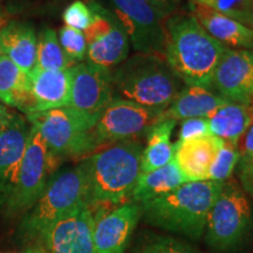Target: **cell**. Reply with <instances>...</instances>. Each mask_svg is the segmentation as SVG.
I'll return each instance as SVG.
<instances>
[{"instance_id": "20", "label": "cell", "mask_w": 253, "mask_h": 253, "mask_svg": "<svg viewBox=\"0 0 253 253\" xmlns=\"http://www.w3.org/2000/svg\"><path fill=\"white\" fill-rule=\"evenodd\" d=\"M226 103H229V101L223 99L213 90L185 84L172 103L161 113L157 122L167 120H173L177 122L178 120L184 121L188 119L208 118L211 113Z\"/></svg>"}, {"instance_id": "8", "label": "cell", "mask_w": 253, "mask_h": 253, "mask_svg": "<svg viewBox=\"0 0 253 253\" xmlns=\"http://www.w3.org/2000/svg\"><path fill=\"white\" fill-rule=\"evenodd\" d=\"M58 162L59 160L50 153L38 129L31 126L17 186L7 204L9 211L21 212L33 208L58 167Z\"/></svg>"}, {"instance_id": "33", "label": "cell", "mask_w": 253, "mask_h": 253, "mask_svg": "<svg viewBox=\"0 0 253 253\" xmlns=\"http://www.w3.org/2000/svg\"><path fill=\"white\" fill-rule=\"evenodd\" d=\"M238 150L240 154L239 162L249 161L253 157V122L239 140Z\"/></svg>"}, {"instance_id": "9", "label": "cell", "mask_w": 253, "mask_h": 253, "mask_svg": "<svg viewBox=\"0 0 253 253\" xmlns=\"http://www.w3.org/2000/svg\"><path fill=\"white\" fill-rule=\"evenodd\" d=\"M116 15L137 53L164 56L166 20L145 0H110Z\"/></svg>"}, {"instance_id": "30", "label": "cell", "mask_w": 253, "mask_h": 253, "mask_svg": "<svg viewBox=\"0 0 253 253\" xmlns=\"http://www.w3.org/2000/svg\"><path fill=\"white\" fill-rule=\"evenodd\" d=\"M93 12L86 2L75 0L65 8L62 13L63 23L75 30L84 32L93 23Z\"/></svg>"}, {"instance_id": "31", "label": "cell", "mask_w": 253, "mask_h": 253, "mask_svg": "<svg viewBox=\"0 0 253 253\" xmlns=\"http://www.w3.org/2000/svg\"><path fill=\"white\" fill-rule=\"evenodd\" d=\"M137 253H198L191 246L170 238V237H155L145 242Z\"/></svg>"}, {"instance_id": "5", "label": "cell", "mask_w": 253, "mask_h": 253, "mask_svg": "<svg viewBox=\"0 0 253 253\" xmlns=\"http://www.w3.org/2000/svg\"><path fill=\"white\" fill-rule=\"evenodd\" d=\"M100 114L62 107L28 114L26 119L42 136L53 156L61 160L86 156L99 148L94 129Z\"/></svg>"}, {"instance_id": "18", "label": "cell", "mask_w": 253, "mask_h": 253, "mask_svg": "<svg viewBox=\"0 0 253 253\" xmlns=\"http://www.w3.org/2000/svg\"><path fill=\"white\" fill-rule=\"evenodd\" d=\"M224 141L213 135H204L175 143V161L186 182L209 181V171Z\"/></svg>"}, {"instance_id": "36", "label": "cell", "mask_w": 253, "mask_h": 253, "mask_svg": "<svg viewBox=\"0 0 253 253\" xmlns=\"http://www.w3.org/2000/svg\"><path fill=\"white\" fill-rule=\"evenodd\" d=\"M8 23H9V20H8L7 15H6L5 13H2V12L0 11V30H1L2 27H5Z\"/></svg>"}, {"instance_id": "10", "label": "cell", "mask_w": 253, "mask_h": 253, "mask_svg": "<svg viewBox=\"0 0 253 253\" xmlns=\"http://www.w3.org/2000/svg\"><path fill=\"white\" fill-rule=\"evenodd\" d=\"M93 23L84 32L88 62L113 69L128 58L130 41L116 15L96 1H90Z\"/></svg>"}, {"instance_id": "19", "label": "cell", "mask_w": 253, "mask_h": 253, "mask_svg": "<svg viewBox=\"0 0 253 253\" xmlns=\"http://www.w3.org/2000/svg\"><path fill=\"white\" fill-rule=\"evenodd\" d=\"M189 9L202 27L231 49L253 50V30L235 19L190 1Z\"/></svg>"}, {"instance_id": "7", "label": "cell", "mask_w": 253, "mask_h": 253, "mask_svg": "<svg viewBox=\"0 0 253 253\" xmlns=\"http://www.w3.org/2000/svg\"><path fill=\"white\" fill-rule=\"evenodd\" d=\"M249 199L236 182H224L207 219L208 244L217 250H227L238 244L251 224Z\"/></svg>"}, {"instance_id": "2", "label": "cell", "mask_w": 253, "mask_h": 253, "mask_svg": "<svg viewBox=\"0 0 253 253\" xmlns=\"http://www.w3.org/2000/svg\"><path fill=\"white\" fill-rule=\"evenodd\" d=\"M142 153L140 142L126 140L86 158L82 164L87 175L88 205L128 203L142 173Z\"/></svg>"}, {"instance_id": "11", "label": "cell", "mask_w": 253, "mask_h": 253, "mask_svg": "<svg viewBox=\"0 0 253 253\" xmlns=\"http://www.w3.org/2000/svg\"><path fill=\"white\" fill-rule=\"evenodd\" d=\"M161 113L130 101L115 99L101 112L95 126L94 134L99 148L116 142L136 140L157 122Z\"/></svg>"}, {"instance_id": "4", "label": "cell", "mask_w": 253, "mask_h": 253, "mask_svg": "<svg viewBox=\"0 0 253 253\" xmlns=\"http://www.w3.org/2000/svg\"><path fill=\"white\" fill-rule=\"evenodd\" d=\"M224 182H186L169 192L141 204V212L153 225L199 238L207 225L208 214Z\"/></svg>"}, {"instance_id": "24", "label": "cell", "mask_w": 253, "mask_h": 253, "mask_svg": "<svg viewBox=\"0 0 253 253\" xmlns=\"http://www.w3.org/2000/svg\"><path fill=\"white\" fill-rule=\"evenodd\" d=\"M176 121L167 120L151 125L145 131L147 145L142 153V173L150 172L173 161L175 144L170 142Z\"/></svg>"}, {"instance_id": "21", "label": "cell", "mask_w": 253, "mask_h": 253, "mask_svg": "<svg viewBox=\"0 0 253 253\" xmlns=\"http://www.w3.org/2000/svg\"><path fill=\"white\" fill-rule=\"evenodd\" d=\"M38 37L33 26L9 21L0 30V54L13 61L25 74H30L37 63Z\"/></svg>"}, {"instance_id": "22", "label": "cell", "mask_w": 253, "mask_h": 253, "mask_svg": "<svg viewBox=\"0 0 253 253\" xmlns=\"http://www.w3.org/2000/svg\"><path fill=\"white\" fill-rule=\"evenodd\" d=\"M211 135L238 145L244 132L253 122V108L238 103H226L207 118Z\"/></svg>"}, {"instance_id": "29", "label": "cell", "mask_w": 253, "mask_h": 253, "mask_svg": "<svg viewBox=\"0 0 253 253\" xmlns=\"http://www.w3.org/2000/svg\"><path fill=\"white\" fill-rule=\"evenodd\" d=\"M58 38L63 52L72 61H84L87 56V41L84 32L65 25L60 28Z\"/></svg>"}, {"instance_id": "34", "label": "cell", "mask_w": 253, "mask_h": 253, "mask_svg": "<svg viewBox=\"0 0 253 253\" xmlns=\"http://www.w3.org/2000/svg\"><path fill=\"white\" fill-rule=\"evenodd\" d=\"M145 1L166 18L178 12L182 4V0H145Z\"/></svg>"}, {"instance_id": "13", "label": "cell", "mask_w": 253, "mask_h": 253, "mask_svg": "<svg viewBox=\"0 0 253 253\" xmlns=\"http://www.w3.org/2000/svg\"><path fill=\"white\" fill-rule=\"evenodd\" d=\"M211 90L231 103L253 108V50L227 48L214 71Z\"/></svg>"}, {"instance_id": "3", "label": "cell", "mask_w": 253, "mask_h": 253, "mask_svg": "<svg viewBox=\"0 0 253 253\" xmlns=\"http://www.w3.org/2000/svg\"><path fill=\"white\" fill-rule=\"evenodd\" d=\"M116 99L164 112L185 86L163 55L136 53L112 69Z\"/></svg>"}, {"instance_id": "15", "label": "cell", "mask_w": 253, "mask_h": 253, "mask_svg": "<svg viewBox=\"0 0 253 253\" xmlns=\"http://www.w3.org/2000/svg\"><path fill=\"white\" fill-rule=\"evenodd\" d=\"M94 212L84 205L50 225L41 235L49 253H95Z\"/></svg>"}, {"instance_id": "14", "label": "cell", "mask_w": 253, "mask_h": 253, "mask_svg": "<svg viewBox=\"0 0 253 253\" xmlns=\"http://www.w3.org/2000/svg\"><path fill=\"white\" fill-rule=\"evenodd\" d=\"M71 100L68 107L96 114L102 112L116 99L112 69L91 62H79L71 68Z\"/></svg>"}, {"instance_id": "26", "label": "cell", "mask_w": 253, "mask_h": 253, "mask_svg": "<svg viewBox=\"0 0 253 253\" xmlns=\"http://www.w3.org/2000/svg\"><path fill=\"white\" fill-rule=\"evenodd\" d=\"M74 65L75 62L63 52L56 32L52 28H43L38 37L37 63L34 68L59 71L69 69Z\"/></svg>"}, {"instance_id": "1", "label": "cell", "mask_w": 253, "mask_h": 253, "mask_svg": "<svg viewBox=\"0 0 253 253\" xmlns=\"http://www.w3.org/2000/svg\"><path fill=\"white\" fill-rule=\"evenodd\" d=\"M226 49L191 12L178 11L167 18L164 59L186 86L211 89L214 71Z\"/></svg>"}, {"instance_id": "27", "label": "cell", "mask_w": 253, "mask_h": 253, "mask_svg": "<svg viewBox=\"0 0 253 253\" xmlns=\"http://www.w3.org/2000/svg\"><path fill=\"white\" fill-rule=\"evenodd\" d=\"M191 2L225 14L253 30V0H191Z\"/></svg>"}, {"instance_id": "12", "label": "cell", "mask_w": 253, "mask_h": 253, "mask_svg": "<svg viewBox=\"0 0 253 253\" xmlns=\"http://www.w3.org/2000/svg\"><path fill=\"white\" fill-rule=\"evenodd\" d=\"M27 119L9 113L0 119V203L8 204L30 138Z\"/></svg>"}, {"instance_id": "38", "label": "cell", "mask_w": 253, "mask_h": 253, "mask_svg": "<svg viewBox=\"0 0 253 253\" xmlns=\"http://www.w3.org/2000/svg\"><path fill=\"white\" fill-rule=\"evenodd\" d=\"M8 110L5 108L4 106H2L1 103H0V119H2V118H5V116H7L8 115Z\"/></svg>"}, {"instance_id": "6", "label": "cell", "mask_w": 253, "mask_h": 253, "mask_svg": "<svg viewBox=\"0 0 253 253\" xmlns=\"http://www.w3.org/2000/svg\"><path fill=\"white\" fill-rule=\"evenodd\" d=\"M88 205V182L84 164L53 173L24 226L30 233L42 235L50 225Z\"/></svg>"}, {"instance_id": "35", "label": "cell", "mask_w": 253, "mask_h": 253, "mask_svg": "<svg viewBox=\"0 0 253 253\" xmlns=\"http://www.w3.org/2000/svg\"><path fill=\"white\" fill-rule=\"evenodd\" d=\"M239 177L245 191L253 196V157L249 161L239 162Z\"/></svg>"}, {"instance_id": "37", "label": "cell", "mask_w": 253, "mask_h": 253, "mask_svg": "<svg viewBox=\"0 0 253 253\" xmlns=\"http://www.w3.org/2000/svg\"><path fill=\"white\" fill-rule=\"evenodd\" d=\"M18 253H45V251L40 248H31V249L25 250L23 252H18Z\"/></svg>"}, {"instance_id": "23", "label": "cell", "mask_w": 253, "mask_h": 253, "mask_svg": "<svg viewBox=\"0 0 253 253\" xmlns=\"http://www.w3.org/2000/svg\"><path fill=\"white\" fill-rule=\"evenodd\" d=\"M186 183L185 177L178 169L175 161L150 172L141 173L131 194V201L144 204L161 197Z\"/></svg>"}, {"instance_id": "16", "label": "cell", "mask_w": 253, "mask_h": 253, "mask_svg": "<svg viewBox=\"0 0 253 253\" xmlns=\"http://www.w3.org/2000/svg\"><path fill=\"white\" fill-rule=\"evenodd\" d=\"M140 216L141 207L130 202L94 214L95 253H123Z\"/></svg>"}, {"instance_id": "25", "label": "cell", "mask_w": 253, "mask_h": 253, "mask_svg": "<svg viewBox=\"0 0 253 253\" xmlns=\"http://www.w3.org/2000/svg\"><path fill=\"white\" fill-rule=\"evenodd\" d=\"M28 74L7 56L0 55V101L24 112L27 104Z\"/></svg>"}, {"instance_id": "28", "label": "cell", "mask_w": 253, "mask_h": 253, "mask_svg": "<svg viewBox=\"0 0 253 253\" xmlns=\"http://www.w3.org/2000/svg\"><path fill=\"white\" fill-rule=\"evenodd\" d=\"M240 154L238 145L224 141L218 151L216 160L209 171V181L226 182L232 176L233 170L239 163Z\"/></svg>"}, {"instance_id": "32", "label": "cell", "mask_w": 253, "mask_h": 253, "mask_svg": "<svg viewBox=\"0 0 253 253\" xmlns=\"http://www.w3.org/2000/svg\"><path fill=\"white\" fill-rule=\"evenodd\" d=\"M210 134V126H209V120L207 118L188 119L182 122L178 134V141L189 140V138Z\"/></svg>"}, {"instance_id": "17", "label": "cell", "mask_w": 253, "mask_h": 253, "mask_svg": "<svg viewBox=\"0 0 253 253\" xmlns=\"http://www.w3.org/2000/svg\"><path fill=\"white\" fill-rule=\"evenodd\" d=\"M71 68L46 71L34 68L28 74L27 104L24 113L33 114L69 106Z\"/></svg>"}]
</instances>
